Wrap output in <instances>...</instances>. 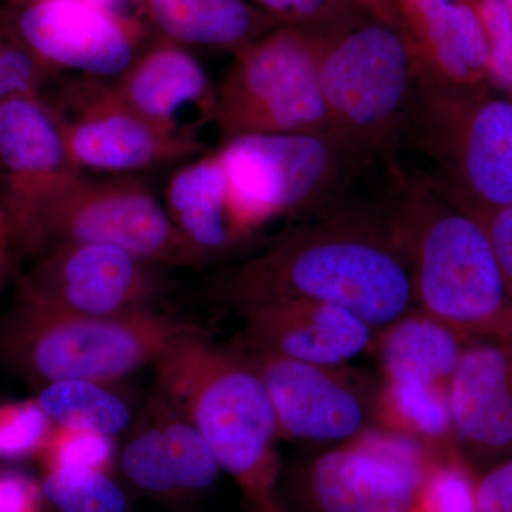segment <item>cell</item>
<instances>
[{
    "label": "cell",
    "mask_w": 512,
    "mask_h": 512,
    "mask_svg": "<svg viewBox=\"0 0 512 512\" xmlns=\"http://www.w3.org/2000/svg\"><path fill=\"white\" fill-rule=\"evenodd\" d=\"M55 430L36 399L0 404V458L22 460L42 453Z\"/></svg>",
    "instance_id": "cell-28"
},
{
    "label": "cell",
    "mask_w": 512,
    "mask_h": 512,
    "mask_svg": "<svg viewBox=\"0 0 512 512\" xmlns=\"http://www.w3.org/2000/svg\"><path fill=\"white\" fill-rule=\"evenodd\" d=\"M235 350L264 383L279 437L345 444L367 431L372 399L343 366L313 365L275 353Z\"/></svg>",
    "instance_id": "cell-15"
},
{
    "label": "cell",
    "mask_w": 512,
    "mask_h": 512,
    "mask_svg": "<svg viewBox=\"0 0 512 512\" xmlns=\"http://www.w3.org/2000/svg\"><path fill=\"white\" fill-rule=\"evenodd\" d=\"M476 508L477 512H512V458L477 478Z\"/></svg>",
    "instance_id": "cell-32"
},
{
    "label": "cell",
    "mask_w": 512,
    "mask_h": 512,
    "mask_svg": "<svg viewBox=\"0 0 512 512\" xmlns=\"http://www.w3.org/2000/svg\"><path fill=\"white\" fill-rule=\"evenodd\" d=\"M463 210L477 218L487 232L503 272L505 285L512 298V207L495 208V210L463 208Z\"/></svg>",
    "instance_id": "cell-31"
},
{
    "label": "cell",
    "mask_w": 512,
    "mask_h": 512,
    "mask_svg": "<svg viewBox=\"0 0 512 512\" xmlns=\"http://www.w3.org/2000/svg\"><path fill=\"white\" fill-rule=\"evenodd\" d=\"M238 349L275 353L322 366H345L369 348L377 332L355 313L313 301L249 306Z\"/></svg>",
    "instance_id": "cell-17"
},
{
    "label": "cell",
    "mask_w": 512,
    "mask_h": 512,
    "mask_svg": "<svg viewBox=\"0 0 512 512\" xmlns=\"http://www.w3.org/2000/svg\"><path fill=\"white\" fill-rule=\"evenodd\" d=\"M380 410L387 423L421 440L444 441L451 433L448 390L410 383L384 382Z\"/></svg>",
    "instance_id": "cell-25"
},
{
    "label": "cell",
    "mask_w": 512,
    "mask_h": 512,
    "mask_svg": "<svg viewBox=\"0 0 512 512\" xmlns=\"http://www.w3.org/2000/svg\"><path fill=\"white\" fill-rule=\"evenodd\" d=\"M202 332L197 323L158 309L86 315L16 293L0 316V363L37 390L63 380L109 384L156 365L175 343Z\"/></svg>",
    "instance_id": "cell-4"
},
{
    "label": "cell",
    "mask_w": 512,
    "mask_h": 512,
    "mask_svg": "<svg viewBox=\"0 0 512 512\" xmlns=\"http://www.w3.org/2000/svg\"><path fill=\"white\" fill-rule=\"evenodd\" d=\"M362 2H365L367 5H369V3H375L376 0H362Z\"/></svg>",
    "instance_id": "cell-37"
},
{
    "label": "cell",
    "mask_w": 512,
    "mask_h": 512,
    "mask_svg": "<svg viewBox=\"0 0 512 512\" xmlns=\"http://www.w3.org/2000/svg\"><path fill=\"white\" fill-rule=\"evenodd\" d=\"M53 424L63 429L90 431L113 437L131 421L130 409L106 383L63 380L39 389L36 397Z\"/></svg>",
    "instance_id": "cell-24"
},
{
    "label": "cell",
    "mask_w": 512,
    "mask_h": 512,
    "mask_svg": "<svg viewBox=\"0 0 512 512\" xmlns=\"http://www.w3.org/2000/svg\"><path fill=\"white\" fill-rule=\"evenodd\" d=\"M121 467L140 490L165 498L202 493L221 470L187 417L158 393L128 440Z\"/></svg>",
    "instance_id": "cell-19"
},
{
    "label": "cell",
    "mask_w": 512,
    "mask_h": 512,
    "mask_svg": "<svg viewBox=\"0 0 512 512\" xmlns=\"http://www.w3.org/2000/svg\"><path fill=\"white\" fill-rule=\"evenodd\" d=\"M13 254L15 252H13L12 242H10L8 225H6L5 217L0 211V279L8 271L10 256Z\"/></svg>",
    "instance_id": "cell-34"
},
{
    "label": "cell",
    "mask_w": 512,
    "mask_h": 512,
    "mask_svg": "<svg viewBox=\"0 0 512 512\" xmlns=\"http://www.w3.org/2000/svg\"><path fill=\"white\" fill-rule=\"evenodd\" d=\"M163 39L237 53L278 28L248 0H144Z\"/></svg>",
    "instance_id": "cell-22"
},
{
    "label": "cell",
    "mask_w": 512,
    "mask_h": 512,
    "mask_svg": "<svg viewBox=\"0 0 512 512\" xmlns=\"http://www.w3.org/2000/svg\"><path fill=\"white\" fill-rule=\"evenodd\" d=\"M163 204L178 231L210 262L252 238L235 208L218 150L171 175Z\"/></svg>",
    "instance_id": "cell-21"
},
{
    "label": "cell",
    "mask_w": 512,
    "mask_h": 512,
    "mask_svg": "<svg viewBox=\"0 0 512 512\" xmlns=\"http://www.w3.org/2000/svg\"><path fill=\"white\" fill-rule=\"evenodd\" d=\"M384 208L409 259L420 311L467 343L512 345V298L477 218L433 178L399 174Z\"/></svg>",
    "instance_id": "cell-2"
},
{
    "label": "cell",
    "mask_w": 512,
    "mask_h": 512,
    "mask_svg": "<svg viewBox=\"0 0 512 512\" xmlns=\"http://www.w3.org/2000/svg\"><path fill=\"white\" fill-rule=\"evenodd\" d=\"M121 99L151 126L202 143L205 127H217V86L184 46L163 42L141 50L113 80Z\"/></svg>",
    "instance_id": "cell-16"
},
{
    "label": "cell",
    "mask_w": 512,
    "mask_h": 512,
    "mask_svg": "<svg viewBox=\"0 0 512 512\" xmlns=\"http://www.w3.org/2000/svg\"><path fill=\"white\" fill-rule=\"evenodd\" d=\"M407 144L439 164L433 180L460 207H512V96L440 82L417 64Z\"/></svg>",
    "instance_id": "cell-7"
},
{
    "label": "cell",
    "mask_w": 512,
    "mask_h": 512,
    "mask_svg": "<svg viewBox=\"0 0 512 512\" xmlns=\"http://www.w3.org/2000/svg\"><path fill=\"white\" fill-rule=\"evenodd\" d=\"M210 296L235 312L264 303H329L376 332L419 309L386 208L353 202L286 229L264 251L224 269L212 278Z\"/></svg>",
    "instance_id": "cell-1"
},
{
    "label": "cell",
    "mask_w": 512,
    "mask_h": 512,
    "mask_svg": "<svg viewBox=\"0 0 512 512\" xmlns=\"http://www.w3.org/2000/svg\"><path fill=\"white\" fill-rule=\"evenodd\" d=\"M218 151L252 235L276 218L312 220L348 204L357 178L380 160L338 130L229 138Z\"/></svg>",
    "instance_id": "cell-5"
},
{
    "label": "cell",
    "mask_w": 512,
    "mask_h": 512,
    "mask_svg": "<svg viewBox=\"0 0 512 512\" xmlns=\"http://www.w3.org/2000/svg\"><path fill=\"white\" fill-rule=\"evenodd\" d=\"M40 488L18 471H0V512H40Z\"/></svg>",
    "instance_id": "cell-33"
},
{
    "label": "cell",
    "mask_w": 512,
    "mask_h": 512,
    "mask_svg": "<svg viewBox=\"0 0 512 512\" xmlns=\"http://www.w3.org/2000/svg\"><path fill=\"white\" fill-rule=\"evenodd\" d=\"M165 269L110 245H56L33 259L16 293L86 315L154 311L170 291Z\"/></svg>",
    "instance_id": "cell-13"
},
{
    "label": "cell",
    "mask_w": 512,
    "mask_h": 512,
    "mask_svg": "<svg viewBox=\"0 0 512 512\" xmlns=\"http://www.w3.org/2000/svg\"><path fill=\"white\" fill-rule=\"evenodd\" d=\"M476 481L456 458L431 461L417 512H477Z\"/></svg>",
    "instance_id": "cell-29"
},
{
    "label": "cell",
    "mask_w": 512,
    "mask_h": 512,
    "mask_svg": "<svg viewBox=\"0 0 512 512\" xmlns=\"http://www.w3.org/2000/svg\"><path fill=\"white\" fill-rule=\"evenodd\" d=\"M505 6H507L508 12H510V16L512 19V0H504Z\"/></svg>",
    "instance_id": "cell-36"
},
{
    "label": "cell",
    "mask_w": 512,
    "mask_h": 512,
    "mask_svg": "<svg viewBox=\"0 0 512 512\" xmlns=\"http://www.w3.org/2000/svg\"><path fill=\"white\" fill-rule=\"evenodd\" d=\"M40 454L46 470L87 468L107 473L113 463L114 446L109 436L55 426Z\"/></svg>",
    "instance_id": "cell-30"
},
{
    "label": "cell",
    "mask_w": 512,
    "mask_h": 512,
    "mask_svg": "<svg viewBox=\"0 0 512 512\" xmlns=\"http://www.w3.org/2000/svg\"><path fill=\"white\" fill-rule=\"evenodd\" d=\"M57 77L30 52L5 0H0V100L13 94L43 93Z\"/></svg>",
    "instance_id": "cell-27"
},
{
    "label": "cell",
    "mask_w": 512,
    "mask_h": 512,
    "mask_svg": "<svg viewBox=\"0 0 512 512\" xmlns=\"http://www.w3.org/2000/svg\"><path fill=\"white\" fill-rule=\"evenodd\" d=\"M471 3H473L474 6H476L477 0H470Z\"/></svg>",
    "instance_id": "cell-38"
},
{
    "label": "cell",
    "mask_w": 512,
    "mask_h": 512,
    "mask_svg": "<svg viewBox=\"0 0 512 512\" xmlns=\"http://www.w3.org/2000/svg\"><path fill=\"white\" fill-rule=\"evenodd\" d=\"M42 494L57 512H127V498L106 471L46 470Z\"/></svg>",
    "instance_id": "cell-26"
},
{
    "label": "cell",
    "mask_w": 512,
    "mask_h": 512,
    "mask_svg": "<svg viewBox=\"0 0 512 512\" xmlns=\"http://www.w3.org/2000/svg\"><path fill=\"white\" fill-rule=\"evenodd\" d=\"M82 2L92 3V5L101 6V8L116 10L117 6H119L123 0H82Z\"/></svg>",
    "instance_id": "cell-35"
},
{
    "label": "cell",
    "mask_w": 512,
    "mask_h": 512,
    "mask_svg": "<svg viewBox=\"0 0 512 512\" xmlns=\"http://www.w3.org/2000/svg\"><path fill=\"white\" fill-rule=\"evenodd\" d=\"M322 36L278 26L235 53L217 86L222 138L333 130L320 92Z\"/></svg>",
    "instance_id": "cell-8"
},
{
    "label": "cell",
    "mask_w": 512,
    "mask_h": 512,
    "mask_svg": "<svg viewBox=\"0 0 512 512\" xmlns=\"http://www.w3.org/2000/svg\"><path fill=\"white\" fill-rule=\"evenodd\" d=\"M62 138L67 157L80 171L124 175L194 157L204 143L165 134L121 99L113 80L64 77L40 93Z\"/></svg>",
    "instance_id": "cell-10"
},
{
    "label": "cell",
    "mask_w": 512,
    "mask_h": 512,
    "mask_svg": "<svg viewBox=\"0 0 512 512\" xmlns=\"http://www.w3.org/2000/svg\"><path fill=\"white\" fill-rule=\"evenodd\" d=\"M397 6L420 69L456 86L485 84L490 47L470 0H397Z\"/></svg>",
    "instance_id": "cell-20"
},
{
    "label": "cell",
    "mask_w": 512,
    "mask_h": 512,
    "mask_svg": "<svg viewBox=\"0 0 512 512\" xmlns=\"http://www.w3.org/2000/svg\"><path fill=\"white\" fill-rule=\"evenodd\" d=\"M156 393L187 417L251 512H282L276 494L278 423L264 383L237 350L208 332L187 336L156 363Z\"/></svg>",
    "instance_id": "cell-3"
},
{
    "label": "cell",
    "mask_w": 512,
    "mask_h": 512,
    "mask_svg": "<svg viewBox=\"0 0 512 512\" xmlns=\"http://www.w3.org/2000/svg\"><path fill=\"white\" fill-rule=\"evenodd\" d=\"M82 174L40 94L0 100V211L15 255H40L50 215Z\"/></svg>",
    "instance_id": "cell-11"
},
{
    "label": "cell",
    "mask_w": 512,
    "mask_h": 512,
    "mask_svg": "<svg viewBox=\"0 0 512 512\" xmlns=\"http://www.w3.org/2000/svg\"><path fill=\"white\" fill-rule=\"evenodd\" d=\"M431 461L413 439L367 430L313 458L295 494L303 512H417Z\"/></svg>",
    "instance_id": "cell-12"
},
{
    "label": "cell",
    "mask_w": 512,
    "mask_h": 512,
    "mask_svg": "<svg viewBox=\"0 0 512 512\" xmlns=\"http://www.w3.org/2000/svg\"><path fill=\"white\" fill-rule=\"evenodd\" d=\"M451 433L478 461L512 458V345L466 346L448 387Z\"/></svg>",
    "instance_id": "cell-18"
},
{
    "label": "cell",
    "mask_w": 512,
    "mask_h": 512,
    "mask_svg": "<svg viewBox=\"0 0 512 512\" xmlns=\"http://www.w3.org/2000/svg\"><path fill=\"white\" fill-rule=\"evenodd\" d=\"M417 60L400 25L357 13L322 36L319 84L338 130L390 160L407 144Z\"/></svg>",
    "instance_id": "cell-6"
},
{
    "label": "cell",
    "mask_w": 512,
    "mask_h": 512,
    "mask_svg": "<svg viewBox=\"0 0 512 512\" xmlns=\"http://www.w3.org/2000/svg\"><path fill=\"white\" fill-rule=\"evenodd\" d=\"M25 45L59 76L74 72L114 80L140 55L137 20L82 0H5Z\"/></svg>",
    "instance_id": "cell-14"
},
{
    "label": "cell",
    "mask_w": 512,
    "mask_h": 512,
    "mask_svg": "<svg viewBox=\"0 0 512 512\" xmlns=\"http://www.w3.org/2000/svg\"><path fill=\"white\" fill-rule=\"evenodd\" d=\"M384 382L450 387L466 340L420 309L377 332Z\"/></svg>",
    "instance_id": "cell-23"
},
{
    "label": "cell",
    "mask_w": 512,
    "mask_h": 512,
    "mask_svg": "<svg viewBox=\"0 0 512 512\" xmlns=\"http://www.w3.org/2000/svg\"><path fill=\"white\" fill-rule=\"evenodd\" d=\"M99 244L124 249L163 268L210 264L178 231L150 185L134 175H80L50 215L43 248ZM39 256V255H37Z\"/></svg>",
    "instance_id": "cell-9"
}]
</instances>
